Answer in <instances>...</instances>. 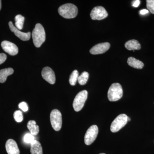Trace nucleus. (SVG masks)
<instances>
[{
  "label": "nucleus",
  "mask_w": 154,
  "mask_h": 154,
  "mask_svg": "<svg viewBox=\"0 0 154 154\" xmlns=\"http://www.w3.org/2000/svg\"><path fill=\"white\" fill-rule=\"evenodd\" d=\"M27 127L30 131V134L36 136L39 132V127L36 124V122L34 120H30L27 124Z\"/></svg>",
  "instance_id": "obj_18"
},
{
  "label": "nucleus",
  "mask_w": 154,
  "mask_h": 154,
  "mask_svg": "<svg viewBox=\"0 0 154 154\" xmlns=\"http://www.w3.org/2000/svg\"><path fill=\"white\" fill-rule=\"evenodd\" d=\"M149 11L146 9H143V10H141L140 11V14L142 15H144L145 14H147L149 13Z\"/></svg>",
  "instance_id": "obj_28"
},
{
  "label": "nucleus",
  "mask_w": 154,
  "mask_h": 154,
  "mask_svg": "<svg viewBox=\"0 0 154 154\" xmlns=\"http://www.w3.org/2000/svg\"><path fill=\"white\" fill-rule=\"evenodd\" d=\"M146 7L149 11L154 14V0H147Z\"/></svg>",
  "instance_id": "obj_24"
},
{
  "label": "nucleus",
  "mask_w": 154,
  "mask_h": 154,
  "mask_svg": "<svg viewBox=\"0 0 154 154\" xmlns=\"http://www.w3.org/2000/svg\"><path fill=\"white\" fill-rule=\"evenodd\" d=\"M14 70L11 68L4 69L0 70V83H3L6 82L7 77L13 74Z\"/></svg>",
  "instance_id": "obj_17"
},
{
  "label": "nucleus",
  "mask_w": 154,
  "mask_h": 154,
  "mask_svg": "<svg viewBox=\"0 0 154 154\" xmlns=\"http://www.w3.org/2000/svg\"><path fill=\"white\" fill-rule=\"evenodd\" d=\"M9 27L11 31L14 32V34L18 38H20L23 41H28L30 39V32L28 33H24V32H21L20 30L17 29L15 26H14L12 22H9Z\"/></svg>",
  "instance_id": "obj_12"
},
{
  "label": "nucleus",
  "mask_w": 154,
  "mask_h": 154,
  "mask_svg": "<svg viewBox=\"0 0 154 154\" xmlns=\"http://www.w3.org/2000/svg\"><path fill=\"white\" fill-rule=\"evenodd\" d=\"M127 62L130 66L134 68L142 69L144 66V63L142 62L133 57L128 58Z\"/></svg>",
  "instance_id": "obj_16"
},
{
  "label": "nucleus",
  "mask_w": 154,
  "mask_h": 154,
  "mask_svg": "<svg viewBox=\"0 0 154 154\" xmlns=\"http://www.w3.org/2000/svg\"><path fill=\"white\" fill-rule=\"evenodd\" d=\"M7 55L4 53L0 54V65L4 63L7 59Z\"/></svg>",
  "instance_id": "obj_26"
},
{
  "label": "nucleus",
  "mask_w": 154,
  "mask_h": 154,
  "mask_svg": "<svg viewBox=\"0 0 154 154\" xmlns=\"http://www.w3.org/2000/svg\"><path fill=\"white\" fill-rule=\"evenodd\" d=\"M88 92L87 91H81L75 97L73 103V107L75 111L79 112L82 109L87 98Z\"/></svg>",
  "instance_id": "obj_4"
},
{
  "label": "nucleus",
  "mask_w": 154,
  "mask_h": 154,
  "mask_svg": "<svg viewBox=\"0 0 154 154\" xmlns=\"http://www.w3.org/2000/svg\"><path fill=\"white\" fill-rule=\"evenodd\" d=\"M1 46L6 52L11 55H17L19 51V49L17 45L9 41H3L1 43Z\"/></svg>",
  "instance_id": "obj_10"
},
{
  "label": "nucleus",
  "mask_w": 154,
  "mask_h": 154,
  "mask_svg": "<svg viewBox=\"0 0 154 154\" xmlns=\"http://www.w3.org/2000/svg\"><path fill=\"white\" fill-rule=\"evenodd\" d=\"M15 25L16 27L19 30H22L23 27L25 17L21 15H18L15 17Z\"/></svg>",
  "instance_id": "obj_19"
},
{
  "label": "nucleus",
  "mask_w": 154,
  "mask_h": 154,
  "mask_svg": "<svg viewBox=\"0 0 154 154\" xmlns=\"http://www.w3.org/2000/svg\"><path fill=\"white\" fill-rule=\"evenodd\" d=\"M14 119L17 122H22L23 120V116L22 113L20 110H17L14 112Z\"/></svg>",
  "instance_id": "obj_22"
},
{
  "label": "nucleus",
  "mask_w": 154,
  "mask_h": 154,
  "mask_svg": "<svg viewBox=\"0 0 154 154\" xmlns=\"http://www.w3.org/2000/svg\"><path fill=\"white\" fill-rule=\"evenodd\" d=\"M42 76L43 79L49 84L51 85L55 84V74L52 69L49 67H45L43 69L42 72Z\"/></svg>",
  "instance_id": "obj_9"
},
{
  "label": "nucleus",
  "mask_w": 154,
  "mask_h": 154,
  "mask_svg": "<svg viewBox=\"0 0 154 154\" xmlns=\"http://www.w3.org/2000/svg\"><path fill=\"white\" fill-rule=\"evenodd\" d=\"M33 44L36 47L39 48L45 40V33L41 24H36L32 33Z\"/></svg>",
  "instance_id": "obj_1"
},
{
  "label": "nucleus",
  "mask_w": 154,
  "mask_h": 154,
  "mask_svg": "<svg viewBox=\"0 0 154 154\" xmlns=\"http://www.w3.org/2000/svg\"><path fill=\"white\" fill-rule=\"evenodd\" d=\"M50 121L53 129L56 131L60 130L62 125V114L57 109L52 110L50 114Z\"/></svg>",
  "instance_id": "obj_5"
},
{
  "label": "nucleus",
  "mask_w": 154,
  "mask_h": 154,
  "mask_svg": "<svg viewBox=\"0 0 154 154\" xmlns=\"http://www.w3.org/2000/svg\"><path fill=\"white\" fill-rule=\"evenodd\" d=\"M123 95L122 87L119 83L112 84L107 93L108 100L110 102H116L119 100Z\"/></svg>",
  "instance_id": "obj_3"
},
{
  "label": "nucleus",
  "mask_w": 154,
  "mask_h": 154,
  "mask_svg": "<svg viewBox=\"0 0 154 154\" xmlns=\"http://www.w3.org/2000/svg\"><path fill=\"white\" fill-rule=\"evenodd\" d=\"M19 108H20L24 112H26L28 110V105L26 102H24L19 103Z\"/></svg>",
  "instance_id": "obj_25"
},
{
  "label": "nucleus",
  "mask_w": 154,
  "mask_h": 154,
  "mask_svg": "<svg viewBox=\"0 0 154 154\" xmlns=\"http://www.w3.org/2000/svg\"><path fill=\"white\" fill-rule=\"evenodd\" d=\"M99 132L98 127L93 125L88 128L85 137V142L87 145H90L96 139Z\"/></svg>",
  "instance_id": "obj_7"
},
{
  "label": "nucleus",
  "mask_w": 154,
  "mask_h": 154,
  "mask_svg": "<svg viewBox=\"0 0 154 154\" xmlns=\"http://www.w3.org/2000/svg\"><path fill=\"white\" fill-rule=\"evenodd\" d=\"M79 77V72L77 70H75L70 76L69 79L70 84L72 86H75L76 85V83L77 81H78Z\"/></svg>",
  "instance_id": "obj_21"
},
{
  "label": "nucleus",
  "mask_w": 154,
  "mask_h": 154,
  "mask_svg": "<svg viewBox=\"0 0 154 154\" xmlns=\"http://www.w3.org/2000/svg\"><path fill=\"white\" fill-rule=\"evenodd\" d=\"M6 149L8 154H19L20 151L16 142L13 139H9L6 143Z\"/></svg>",
  "instance_id": "obj_13"
},
{
  "label": "nucleus",
  "mask_w": 154,
  "mask_h": 154,
  "mask_svg": "<svg viewBox=\"0 0 154 154\" xmlns=\"http://www.w3.org/2000/svg\"><path fill=\"white\" fill-rule=\"evenodd\" d=\"M140 3V2L139 0H136L132 2V5L134 8H137L139 6Z\"/></svg>",
  "instance_id": "obj_27"
},
{
  "label": "nucleus",
  "mask_w": 154,
  "mask_h": 154,
  "mask_svg": "<svg viewBox=\"0 0 154 154\" xmlns=\"http://www.w3.org/2000/svg\"><path fill=\"white\" fill-rule=\"evenodd\" d=\"M89 74L87 72H84L82 73L78 78V81L79 84L81 85H85L89 79Z\"/></svg>",
  "instance_id": "obj_20"
},
{
  "label": "nucleus",
  "mask_w": 154,
  "mask_h": 154,
  "mask_svg": "<svg viewBox=\"0 0 154 154\" xmlns=\"http://www.w3.org/2000/svg\"><path fill=\"white\" fill-rule=\"evenodd\" d=\"M125 46L128 50L132 51L140 50L141 48V45L139 42L135 39L129 40L127 42Z\"/></svg>",
  "instance_id": "obj_15"
},
{
  "label": "nucleus",
  "mask_w": 154,
  "mask_h": 154,
  "mask_svg": "<svg viewBox=\"0 0 154 154\" xmlns=\"http://www.w3.org/2000/svg\"><path fill=\"white\" fill-rule=\"evenodd\" d=\"M90 16L93 20H101L107 17L108 13L103 7L97 6L92 10Z\"/></svg>",
  "instance_id": "obj_8"
},
{
  "label": "nucleus",
  "mask_w": 154,
  "mask_h": 154,
  "mask_svg": "<svg viewBox=\"0 0 154 154\" xmlns=\"http://www.w3.org/2000/svg\"><path fill=\"white\" fill-rule=\"evenodd\" d=\"M1 8H2V1L0 0V11H1Z\"/></svg>",
  "instance_id": "obj_29"
},
{
  "label": "nucleus",
  "mask_w": 154,
  "mask_h": 154,
  "mask_svg": "<svg viewBox=\"0 0 154 154\" xmlns=\"http://www.w3.org/2000/svg\"><path fill=\"white\" fill-rule=\"evenodd\" d=\"M59 14L61 17L65 19H73L76 17L78 9L75 5L72 4H66L61 6L59 8Z\"/></svg>",
  "instance_id": "obj_2"
},
{
  "label": "nucleus",
  "mask_w": 154,
  "mask_h": 154,
  "mask_svg": "<svg viewBox=\"0 0 154 154\" xmlns=\"http://www.w3.org/2000/svg\"><path fill=\"white\" fill-rule=\"evenodd\" d=\"M127 119H128V121H130V120H131V118H130V117H128V116Z\"/></svg>",
  "instance_id": "obj_30"
},
{
  "label": "nucleus",
  "mask_w": 154,
  "mask_h": 154,
  "mask_svg": "<svg viewBox=\"0 0 154 154\" xmlns=\"http://www.w3.org/2000/svg\"><path fill=\"white\" fill-rule=\"evenodd\" d=\"M105 154V153H101V154Z\"/></svg>",
  "instance_id": "obj_31"
},
{
  "label": "nucleus",
  "mask_w": 154,
  "mask_h": 154,
  "mask_svg": "<svg viewBox=\"0 0 154 154\" xmlns=\"http://www.w3.org/2000/svg\"><path fill=\"white\" fill-rule=\"evenodd\" d=\"M128 116L125 114H120L111 123L110 131L112 132H117L125 126L128 122Z\"/></svg>",
  "instance_id": "obj_6"
},
{
  "label": "nucleus",
  "mask_w": 154,
  "mask_h": 154,
  "mask_svg": "<svg viewBox=\"0 0 154 154\" xmlns=\"http://www.w3.org/2000/svg\"><path fill=\"white\" fill-rule=\"evenodd\" d=\"M30 153L31 154H43L41 143L36 140H34L30 144Z\"/></svg>",
  "instance_id": "obj_14"
},
{
  "label": "nucleus",
  "mask_w": 154,
  "mask_h": 154,
  "mask_svg": "<svg viewBox=\"0 0 154 154\" xmlns=\"http://www.w3.org/2000/svg\"><path fill=\"white\" fill-rule=\"evenodd\" d=\"M23 140L25 143L31 144L35 140L34 136L30 133H27L24 136Z\"/></svg>",
  "instance_id": "obj_23"
},
{
  "label": "nucleus",
  "mask_w": 154,
  "mask_h": 154,
  "mask_svg": "<svg viewBox=\"0 0 154 154\" xmlns=\"http://www.w3.org/2000/svg\"><path fill=\"white\" fill-rule=\"evenodd\" d=\"M110 48V44L108 42L99 43L91 48L90 52L91 54L94 55L102 54L106 52Z\"/></svg>",
  "instance_id": "obj_11"
}]
</instances>
